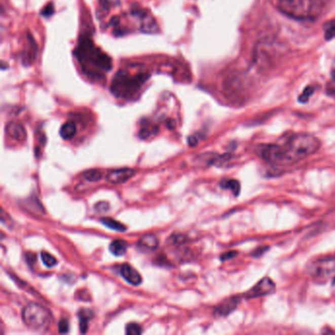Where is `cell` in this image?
I'll return each mask as SVG.
<instances>
[{"instance_id":"9a60e30c","label":"cell","mask_w":335,"mask_h":335,"mask_svg":"<svg viewBox=\"0 0 335 335\" xmlns=\"http://www.w3.org/2000/svg\"><path fill=\"white\" fill-rule=\"evenodd\" d=\"M93 314L91 311L88 310H82L79 313V318H80V328L81 332L85 333L88 330V324L90 319H92Z\"/></svg>"},{"instance_id":"603a6c76","label":"cell","mask_w":335,"mask_h":335,"mask_svg":"<svg viewBox=\"0 0 335 335\" xmlns=\"http://www.w3.org/2000/svg\"><path fill=\"white\" fill-rule=\"evenodd\" d=\"M157 131H158L157 128H144V129H142V130L140 131L139 136H140V138H142V139H146V138L151 137L153 134L157 133Z\"/></svg>"},{"instance_id":"ba28073f","label":"cell","mask_w":335,"mask_h":335,"mask_svg":"<svg viewBox=\"0 0 335 335\" xmlns=\"http://www.w3.org/2000/svg\"><path fill=\"white\" fill-rule=\"evenodd\" d=\"M135 174L136 171L132 168H121L110 171L106 176V180L111 184H122L130 180Z\"/></svg>"},{"instance_id":"44dd1931","label":"cell","mask_w":335,"mask_h":335,"mask_svg":"<svg viewBox=\"0 0 335 335\" xmlns=\"http://www.w3.org/2000/svg\"><path fill=\"white\" fill-rule=\"evenodd\" d=\"M314 93H315V88H314V87H312V86L307 87V88L304 90L303 93H302V94L300 95V96H299V98H298L299 102H301V103H306V102H308L309 98L311 97V96H312Z\"/></svg>"},{"instance_id":"3957f363","label":"cell","mask_w":335,"mask_h":335,"mask_svg":"<svg viewBox=\"0 0 335 335\" xmlns=\"http://www.w3.org/2000/svg\"><path fill=\"white\" fill-rule=\"evenodd\" d=\"M150 75L145 73L130 74L128 71H119L112 82L111 93L117 97L130 98L142 88Z\"/></svg>"},{"instance_id":"7402d4cb","label":"cell","mask_w":335,"mask_h":335,"mask_svg":"<svg viewBox=\"0 0 335 335\" xmlns=\"http://www.w3.org/2000/svg\"><path fill=\"white\" fill-rule=\"evenodd\" d=\"M143 332L142 327L138 323H129L126 326V333L131 334H141Z\"/></svg>"},{"instance_id":"2e32d148","label":"cell","mask_w":335,"mask_h":335,"mask_svg":"<svg viewBox=\"0 0 335 335\" xmlns=\"http://www.w3.org/2000/svg\"><path fill=\"white\" fill-rule=\"evenodd\" d=\"M100 221L103 225H105L106 227L110 228L112 230H115V231H125L126 230V227L123 224L118 222L117 220L110 218V217L101 218Z\"/></svg>"},{"instance_id":"ac0fdd59","label":"cell","mask_w":335,"mask_h":335,"mask_svg":"<svg viewBox=\"0 0 335 335\" xmlns=\"http://www.w3.org/2000/svg\"><path fill=\"white\" fill-rule=\"evenodd\" d=\"M324 38L327 41L335 38V20H331L324 24Z\"/></svg>"},{"instance_id":"52a82bcc","label":"cell","mask_w":335,"mask_h":335,"mask_svg":"<svg viewBox=\"0 0 335 335\" xmlns=\"http://www.w3.org/2000/svg\"><path fill=\"white\" fill-rule=\"evenodd\" d=\"M275 291V283L271 278L265 277L260 279L254 287L252 288L249 292H247V298H257L272 294Z\"/></svg>"},{"instance_id":"ffe728a7","label":"cell","mask_w":335,"mask_h":335,"mask_svg":"<svg viewBox=\"0 0 335 335\" xmlns=\"http://www.w3.org/2000/svg\"><path fill=\"white\" fill-rule=\"evenodd\" d=\"M42 260L43 263L48 267V268H52L57 264L56 258L52 255L47 252H42Z\"/></svg>"},{"instance_id":"4fadbf2b","label":"cell","mask_w":335,"mask_h":335,"mask_svg":"<svg viewBox=\"0 0 335 335\" xmlns=\"http://www.w3.org/2000/svg\"><path fill=\"white\" fill-rule=\"evenodd\" d=\"M77 133V127L74 122H66L60 129V136L64 140H71Z\"/></svg>"},{"instance_id":"7c38bea8","label":"cell","mask_w":335,"mask_h":335,"mask_svg":"<svg viewBox=\"0 0 335 335\" xmlns=\"http://www.w3.org/2000/svg\"><path fill=\"white\" fill-rule=\"evenodd\" d=\"M159 244H160V242H159L158 237L154 234L145 235L139 241V245L147 250H156L159 247Z\"/></svg>"},{"instance_id":"6da1fadb","label":"cell","mask_w":335,"mask_h":335,"mask_svg":"<svg viewBox=\"0 0 335 335\" xmlns=\"http://www.w3.org/2000/svg\"><path fill=\"white\" fill-rule=\"evenodd\" d=\"M319 139L310 134L292 136L284 145H277L275 164H293L307 159L319 151Z\"/></svg>"},{"instance_id":"30bf717a","label":"cell","mask_w":335,"mask_h":335,"mask_svg":"<svg viewBox=\"0 0 335 335\" xmlns=\"http://www.w3.org/2000/svg\"><path fill=\"white\" fill-rule=\"evenodd\" d=\"M6 132L9 135V137H11L12 139L19 141V142L25 141L26 137H27L25 128L23 127L20 123H16V122L9 123L6 128Z\"/></svg>"},{"instance_id":"1f68e13d","label":"cell","mask_w":335,"mask_h":335,"mask_svg":"<svg viewBox=\"0 0 335 335\" xmlns=\"http://www.w3.org/2000/svg\"><path fill=\"white\" fill-rule=\"evenodd\" d=\"M334 282H335V278H334Z\"/></svg>"},{"instance_id":"5b68a950","label":"cell","mask_w":335,"mask_h":335,"mask_svg":"<svg viewBox=\"0 0 335 335\" xmlns=\"http://www.w3.org/2000/svg\"><path fill=\"white\" fill-rule=\"evenodd\" d=\"M24 322L34 330H46L51 322V315L48 309L40 304L27 305L22 313Z\"/></svg>"},{"instance_id":"277c9868","label":"cell","mask_w":335,"mask_h":335,"mask_svg":"<svg viewBox=\"0 0 335 335\" xmlns=\"http://www.w3.org/2000/svg\"><path fill=\"white\" fill-rule=\"evenodd\" d=\"M324 0H278L279 10L291 18L311 19L322 10Z\"/></svg>"},{"instance_id":"8fae6325","label":"cell","mask_w":335,"mask_h":335,"mask_svg":"<svg viewBox=\"0 0 335 335\" xmlns=\"http://www.w3.org/2000/svg\"><path fill=\"white\" fill-rule=\"evenodd\" d=\"M238 305V299L237 298H230L226 300L225 302L220 304L216 309H215V314L218 316H227L229 315L232 311L236 309Z\"/></svg>"},{"instance_id":"484cf974","label":"cell","mask_w":335,"mask_h":335,"mask_svg":"<svg viewBox=\"0 0 335 335\" xmlns=\"http://www.w3.org/2000/svg\"><path fill=\"white\" fill-rule=\"evenodd\" d=\"M237 255V252L235 251H230V252H227V253H224L220 256V259L221 260H227V259H230L232 257H234L235 255Z\"/></svg>"},{"instance_id":"7a4b0ae2","label":"cell","mask_w":335,"mask_h":335,"mask_svg":"<svg viewBox=\"0 0 335 335\" xmlns=\"http://www.w3.org/2000/svg\"><path fill=\"white\" fill-rule=\"evenodd\" d=\"M75 54L83 67V70L90 77H101L99 74L101 71L104 73L111 70L110 57L99 48H96L88 38L81 39Z\"/></svg>"},{"instance_id":"d6986e66","label":"cell","mask_w":335,"mask_h":335,"mask_svg":"<svg viewBox=\"0 0 335 335\" xmlns=\"http://www.w3.org/2000/svg\"><path fill=\"white\" fill-rule=\"evenodd\" d=\"M84 178L90 182H96L102 178V174L99 170L92 169V170H88L87 172L84 173Z\"/></svg>"},{"instance_id":"9c48e42d","label":"cell","mask_w":335,"mask_h":335,"mask_svg":"<svg viewBox=\"0 0 335 335\" xmlns=\"http://www.w3.org/2000/svg\"><path fill=\"white\" fill-rule=\"evenodd\" d=\"M121 275L124 277V279L127 281L128 283L132 284V285H140L142 283V276L140 275V273L137 272L134 268H132L130 265L128 264H124L121 267Z\"/></svg>"},{"instance_id":"cb8c5ba5","label":"cell","mask_w":335,"mask_h":335,"mask_svg":"<svg viewBox=\"0 0 335 335\" xmlns=\"http://www.w3.org/2000/svg\"><path fill=\"white\" fill-rule=\"evenodd\" d=\"M58 330L60 333H67L69 331V322L66 319H61L59 321Z\"/></svg>"},{"instance_id":"5bb4252c","label":"cell","mask_w":335,"mask_h":335,"mask_svg":"<svg viewBox=\"0 0 335 335\" xmlns=\"http://www.w3.org/2000/svg\"><path fill=\"white\" fill-rule=\"evenodd\" d=\"M109 250L114 255H123L127 251V244L123 240H114L109 246Z\"/></svg>"},{"instance_id":"4dcf8cb0","label":"cell","mask_w":335,"mask_h":335,"mask_svg":"<svg viewBox=\"0 0 335 335\" xmlns=\"http://www.w3.org/2000/svg\"><path fill=\"white\" fill-rule=\"evenodd\" d=\"M331 79H332V81L335 83V70H333L332 73H331Z\"/></svg>"},{"instance_id":"f1b7e54d","label":"cell","mask_w":335,"mask_h":335,"mask_svg":"<svg viewBox=\"0 0 335 335\" xmlns=\"http://www.w3.org/2000/svg\"><path fill=\"white\" fill-rule=\"evenodd\" d=\"M53 13V9H52V5L49 4V7L46 8V10L43 12V15L45 16H50Z\"/></svg>"},{"instance_id":"f546056e","label":"cell","mask_w":335,"mask_h":335,"mask_svg":"<svg viewBox=\"0 0 335 335\" xmlns=\"http://www.w3.org/2000/svg\"><path fill=\"white\" fill-rule=\"evenodd\" d=\"M166 125L169 129H174L176 127V122L173 119H169V120H167Z\"/></svg>"},{"instance_id":"8992f818","label":"cell","mask_w":335,"mask_h":335,"mask_svg":"<svg viewBox=\"0 0 335 335\" xmlns=\"http://www.w3.org/2000/svg\"><path fill=\"white\" fill-rule=\"evenodd\" d=\"M308 273L317 280H326L335 273V258L327 257L318 259L311 264L308 269Z\"/></svg>"},{"instance_id":"d4e9b609","label":"cell","mask_w":335,"mask_h":335,"mask_svg":"<svg viewBox=\"0 0 335 335\" xmlns=\"http://www.w3.org/2000/svg\"><path fill=\"white\" fill-rule=\"evenodd\" d=\"M95 208H96V211H98V212H105V211L108 210L109 206H108V204L105 203V202H100V203L96 204Z\"/></svg>"},{"instance_id":"83f0119b","label":"cell","mask_w":335,"mask_h":335,"mask_svg":"<svg viewBox=\"0 0 335 335\" xmlns=\"http://www.w3.org/2000/svg\"><path fill=\"white\" fill-rule=\"evenodd\" d=\"M268 249H269L268 247H266V248H258V249H256L255 252L253 253V255H255V256H259V255H262L263 253H265V251H267Z\"/></svg>"},{"instance_id":"4316f807","label":"cell","mask_w":335,"mask_h":335,"mask_svg":"<svg viewBox=\"0 0 335 335\" xmlns=\"http://www.w3.org/2000/svg\"><path fill=\"white\" fill-rule=\"evenodd\" d=\"M198 143H199V141L195 136H191V137L188 138V144H189V145H191L192 147L196 146Z\"/></svg>"},{"instance_id":"e0dca14e","label":"cell","mask_w":335,"mask_h":335,"mask_svg":"<svg viewBox=\"0 0 335 335\" xmlns=\"http://www.w3.org/2000/svg\"><path fill=\"white\" fill-rule=\"evenodd\" d=\"M220 186L224 189H228V190L232 191V193L235 196H238L239 195L240 184L237 180H231V179H229V180H224L220 183Z\"/></svg>"}]
</instances>
